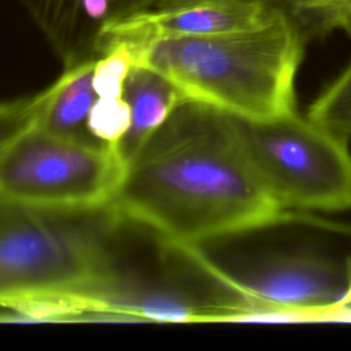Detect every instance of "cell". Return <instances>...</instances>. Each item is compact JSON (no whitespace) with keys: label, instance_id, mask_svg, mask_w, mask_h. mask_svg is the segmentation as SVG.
Listing matches in <instances>:
<instances>
[{"label":"cell","instance_id":"16","mask_svg":"<svg viewBox=\"0 0 351 351\" xmlns=\"http://www.w3.org/2000/svg\"><path fill=\"white\" fill-rule=\"evenodd\" d=\"M341 303L351 304V263H348V287H347V292H346V296Z\"/></svg>","mask_w":351,"mask_h":351},{"label":"cell","instance_id":"5","mask_svg":"<svg viewBox=\"0 0 351 351\" xmlns=\"http://www.w3.org/2000/svg\"><path fill=\"white\" fill-rule=\"evenodd\" d=\"M241 136L266 189L284 208H351L348 140L298 111L271 119L239 117Z\"/></svg>","mask_w":351,"mask_h":351},{"label":"cell","instance_id":"14","mask_svg":"<svg viewBox=\"0 0 351 351\" xmlns=\"http://www.w3.org/2000/svg\"><path fill=\"white\" fill-rule=\"evenodd\" d=\"M86 126L97 140L117 144L130 126V107L123 97H97Z\"/></svg>","mask_w":351,"mask_h":351},{"label":"cell","instance_id":"4","mask_svg":"<svg viewBox=\"0 0 351 351\" xmlns=\"http://www.w3.org/2000/svg\"><path fill=\"white\" fill-rule=\"evenodd\" d=\"M0 203V307L23 298L86 293L119 270L92 228Z\"/></svg>","mask_w":351,"mask_h":351},{"label":"cell","instance_id":"1","mask_svg":"<svg viewBox=\"0 0 351 351\" xmlns=\"http://www.w3.org/2000/svg\"><path fill=\"white\" fill-rule=\"evenodd\" d=\"M104 213L152 229L167 248L288 218L252 165L239 117L193 99H181L130 158Z\"/></svg>","mask_w":351,"mask_h":351},{"label":"cell","instance_id":"7","mask_svg":"<svg viewBox=\"0 0 351 351\" xmlns=\"http://www.w3.org/2000/svg\"><path fill=\"white\" fill-rule=\"evenodd\" d=\"M273 16L244 0H158L148 10L106 25L96 38L95 56L118 45L137 47L166 37L247 30Z\"/></svg>","mask_w":351,"mask_h":351},{"label":"cell","instance_id":"6","mask_svg":"<svg viewBox=\"0 0 351 351\" xmlns=\"http://www.w3.org/2000/svg\"><path fill=\"white\" fill-rule=\"evenodd\" d=\"M221 269L256 311H295L311 322L340 304L348 287V265L308 248L266 252L233 269Z\"/></svg>","mask_w":351,"mask_h":351},{"label":"cell","instance_id":"17","mask_svg":"<svg viewBox=\"0 0 351 351\" xmlns=\"http://www.w3.org/2000/svg\"><path fill=\"white\" fill-rule=\"evenodd\" d=\"M348 1H351V0H348Z\"/></svg>","mask_w":351,"mask_h":351},{"label":"cell","instance_id":"3","mask_svg":"<svg viewBox=\"0 0 351 351\" xmlns=\"http://www.w3.org/2000/svg\"><path fill=\"white\" fill-rule=\"evenodd\" d=\"M125 173L117 144L56 134L36 123L0 158V203L64 214L106 211Z\"/></svg>","mask_w":351,"mask_h":351},{"label":"cell","instance_id":"8","mask_svg":"<svg viewBox=\"0 0 351 351\" xmlns=\"http://www.w3.org/2000/svg\"><path fill=\"white\" fill-rule=\"evenodd\" d=\"M158 0H21L66 67L95 56L100 30Z\"/></svg>","mask_w":351,"mask_h":351},{"label":"cell","instance_id":"10","mask_svg":"<svg viewBox=\"0 0 351 351\" xmlns=\"http://www.w3.org/2000/svg\"><path fill=\"white\" fill-rule=\"evenodd\" d=\"M97 58L66 67L64 73L47 88V103L37 122L43 129L63 136H92L86 122L99 97L93 88V70Z\"/></svg>","mask_w":351,"mask_h":351},{"label":"cell","instance_id":"15","mask_svg":"<svg viewBox=\"0 0 351 351\" xmlns=\"http://www.w3.org/2000/svg\"><path fill=\"white\" fill-rule=\"evenodd\" d=\"M134 59L129 48L118 45L96 59L93 88L99 97H122L126 75Z\"/></svg>","mask_w":351,"mask_h":351},{"label":"cell","instance_id":"12","mask_svg":"<svg viewBox=\"0 0 351 351\" xmlns=\"http://www.w3.org/2000/svg\"><path fill=\"white\" fill-rule=\"evenodd\" d=\"M307 117L336 134L351 138V63L313 101Z\"/></svg>","mask_w":351,"mask_h":351},{"label":"cell","instance_id":"9","mask_svg":"<svg viewBox=\"0 0 351 351\" xmlns=\"http://www.w3.org/2000/svg\"><path fill=\"white\" fill-rule=\"evenodd\" d=\"M122 97L130 107V126L117 145L128 165L148 136L184 97L163 74L138 63H133L126 75Z\"/></svg>","mask_w":351,"mask_h":351},{"label":"cell","instance_id":"13","mask_svg":"<svg viewBox=\"0 0 351 351\" xmlns=\"http://www.w3.org/2000/svg\"><path fill=\"white\" fill-rule=\"evenodd\" d=\"M47 96L45 89L34 96L0 101V158L19 134L38 122Z\"/></svg>","mask_w":351,"mask_h":351},{"label":"cell","instance_id":"11","mask_svg":"<svg viewBox=\"0 0 351 351\" xmlns=\"http://www.w3.org/2000/svg\"><path fill=\"white\" fill-rule=\"evenodd\" d=\"M288 19L307 43L335 32L351 36V1L348 0H244Z\"/></svg>","mask_w":351,"mask_h":351},{"label":"cell","instance_id":"2","mask_svg":"<svg viewBox=\"0 0 351 351\" xmlns=\"http://www.w3.org/2000/svg\"><path fill=\"white\" fill-rule=\"evenodd\" d=\"M307 45L285 18L261 26L204 36L154 40L130 49L181 92L247 119H271L296 111L295 82Z\"/></svg>","mask_w":351,"mask_h":351}]
</instances>
